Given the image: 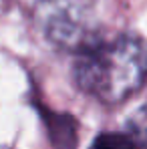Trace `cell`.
I'll list each match as a JSON object with an SVG mask.
<instances>
[{
  "instance_id": "1",
  "label": "cell",
  "mask_w": 147,
  "mask_h": 149,
  "mask_svg": "<svg viewBox=\"0 0 147 149\" xmlns=\"http://www.w3.org/2000/svg\"><path fill=\"white\" fill-rule=\"evenodd\" d=\"M77 85L95 99L117 105L135 95L147 79V45L135 36L101 40L81 54L75 67Z\"/></svg>"
},
{
  "instance_id": "3",
  "label": "cell",
  "mask_w": 147,
  "mask_h": 149,
  "mask_svg": "<svg viewBox=\"0 0 147 149\" xmlns=\"http://www.w3.org/2000/svg\"><path fill=\"white\" fill-rule=\"evenodd\" d=\"M91 149H139L129 133H103L93 141Z\"/></svg>"
},
{
  "instance_id": "2",
  "label": "cell",
  "mask_w": 147,
  "mask_h": 149,
  "mask_svg": "<svg viewBox=\"0 0 147 149\" xmlns=\"http://www.w3.org/2000/svg\"><path fill=\"white\" fill-rule=\"evenodd\" d=\"M38 20L49 40L81 54L103 40L95 14L83 0H45Z\"/></svg>"
}]
</instances>
